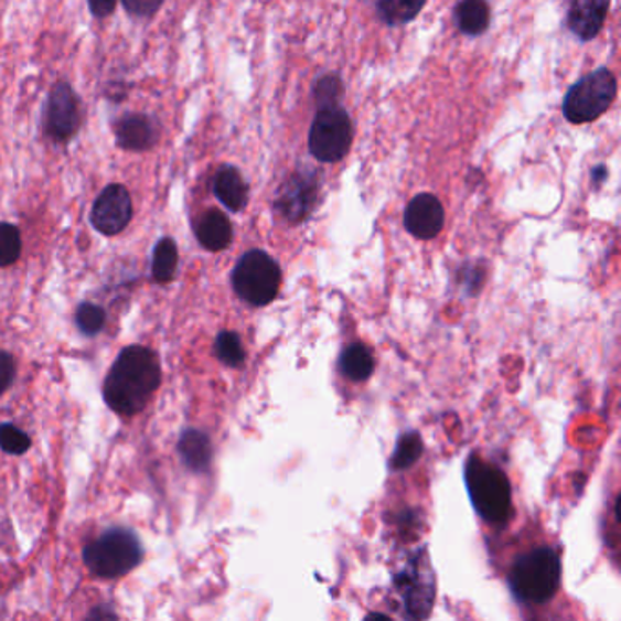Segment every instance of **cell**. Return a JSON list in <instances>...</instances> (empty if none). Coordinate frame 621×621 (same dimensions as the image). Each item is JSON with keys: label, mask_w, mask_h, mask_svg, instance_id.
I'll return each instance as SVG.
<instances>
[{"label": "cell", "mask_w": 621, "mask_h": 621, "mask_svg": "<svg viewBox=\"0 0 621 621\" xmlns=\"http://www.w3.org/2000/svg\"><path fill=\"white\" fill-rule=\"evenodd\" d=\"M161 383V365L152 350L128 346L120 352L105 382V399L122 416L141 413Z\"/></svg>", "instance_id": "1"}, {"label": "cell", "mask_w": 621, "mask_h": 621, "mask_svg": "<svg viewBox=\"0 0 621 621\" xmlns=\"http://www.w3.org/2000/svg\"><path fill=\"white\" fill-rule=\"evenodd\" d=\"M561 564L554 548L538 547L522 554L512 565L508 585L523 603L539 606L550 600L559 587Z\"/></svg>", "instance_id": "2"}, {"label": "cell", "mask_w": 621, "mask_h": 621, "mask_svg": "<svg viewBox=\"0 0 621 621\" xmlns=\"http://www.w3.org/2000/svg\"><path fill=\"white\" fill-rule=\"evenodd\" d=\"M467 491L475 512L491 523H503L512 511L511 483L497 467L470 458L465 469Z\"/></svg>", "instance_id": "3"}, {"label": "cell", "mask_w": 621, "mask_h": 621, "mask_svg": "<svg viewBox=\"0 0 621 621\" xmlns=\"http://www.w3.org/2000/svg\"><path fill=\"white\" fill-rule=\"evenodd\" d=\"M84 564L95 576L114 580L141 564L142 547L128 528H111L84 548Z\"/></svg>", "instance_id": "4"}, {"label": "cell", "mask_w": 621, "mask_h": 621, "mask_svg": "<svg viewBox=\"0 0 621 621\" xmlns=\"http://www.w3.org/2000/svg\"><path fill=\"white\" fill-rule=\"evenodd\" d=\"M232 285L235 293L246 303L267 307L281 288V268L267 251H246L235 265Z\"/></svg>", "instance_id": "5"}, {"label": "cell", "mask_w": 621, "mask_h": 621, "mask_svg": "<svg viewBox=\"0 0 621 621\" xmlns=\"http://www.w3.org/2000/svg\"><path fill=\"white\" fill-rule=\"evenodd\" d=\"M617 94V77L612 75L611 69H596L569 89L564 100L565 117L572 125L592 122L611 108Z\"/></svg>", "instance_id": "6"}, {"label": "cell", "mask_w": 621, "mask_h": 621, "mask_svg": "<svg viewBox=\"0 0 621 621\" xmlns=\"http://www.w3.org/2000/svg\"><path fill=\"white\" fill-rule=\"evenodd\" d=\"M352 144V122L340 106H323L310 128L309 147L321 162H338Z\"/></svg>", "instance_id": "7"}, {"label": "cell", "mask_w": 621, "mask_h": 621, "mask_svg": "<svg viewBox=\"0 0 621 621\" xmlns=\"http://www.w3.org/2000/svg\"><path fill=\"white\" fill-rule=\"evenodd\" d=\"M133 206L128 190L120 184H111L95 201L92 208V225L95 231L105 235H116L125 231L131 221Z\"/></svg>", "instance_id": "8"}, {"label": "cell", "mask_w": 621, "mask_h": 621, "mask_svg": "<svg viewBox=\"0 0 621 621\" xmlns=\"http://www.w3.org/2000/svg\"><path fill=\"white\" fill-rule=\"evenodd\" d=\"M46 131L55 141H68L78 130V99L68 84H57L47 97Z\"/></svg>", "instance_id": "9"}, {"label": "cell", "mask_w": 621, "mask_h": 621, "mask_svg": "<svg viewBox=\"0 0 621 621\" xmlns=\"http://www.w3.org/2000/svg\"><path fill=\"white\" fill-rule=\"evenodd\" d=\"M318 195V181L313 173H296L288 179L281 192L277 195L276 208L279 214L290 223H299L304 220Z\"/></svg>", "instance_id": "10"}, {"label": "cell", "mask_w": 621, "mask_h": 621, "mask_svg": "<svg viewBox=\"0 0 621 621\" xmlns=\"http://www.w3.org/2000/svg\"><path fill=\"white\" fill-rule=\"evenodd\" d=\"M445 225V210L432 194H419L405 210V228L418 239H432Z\"/></svg>", "instance_id": "11"}, {"label": "cell", "mask_w": 621, "mask_h": 621, "mask_svg": "<svg viewBox=\"0 0 621 621\" xmlns=\"http://www.w3.org/2000/svg\"><path fill=\"white\" fill-rule=\"evenodd\" d=\"M611 0H572L567 26L580 41H592L606 24Z\"/></svg>", "instance_id": "12"}, {"label": "cell", "mask_w": 621, "mask_h": 621, "mask_svg": "<svg viewBox=\"0 0 621 621\" xmlns=\"http://www.w3.org/2000/svg\"><path fill=\"white\" fill-rule=\"evenodd\" d=\"M157 139L152 120L147 116H126L117 126V144L125 150H147Z\"/></svg>", "instance_id": "13"}, {"label": "cell", "mask_w": 621, "mask_h": 621, "mask_svg": "<svg viewBox=\"0 0 621 621\" xmlns=\"http://www.w3.org/2000/svg\"><path fill=\"white\" fill-rule=\"evenodd\" d=\"M215 197L232 212H240L248 203V186L239 170L234 167L221 168L214 181Z\"/></svg>", "instance_id": "14"}, {"label": "cell", "mask_w": 621, "mask_h": 621, "mask_svg": "<svg viewBox=\"0 0 621 621\" xmlns=\"http://www.w3.org/2000/svg\"><path fill=\"white\" fill-rule=\"evenodd\" d=\"M197 239L201 245L210 251L225 250L226 246L232 243V225L225 214H221L217 210H210L208 214H204L199 221L195 228Z\"/></svg>", "instance_id": "15"}, {"label": "cell", "mask_w": 621, "mask_h": 621, "mask_svg": "<svg viewBox=\"0 0 621 621\" xmlns=\"http://www.w3.org/2000/svg\"><path fill=\"white\" fill-rule=\"evenodd\" d=\"M403 592L408 614L413 618H425L432 606L433 592L428 581L421 580V570L414 565L413 570L403 572Z\"/></svg>", "instance_id": "16"}, {"label": "cell", "mask_w": 621, "mask_h": 621, "mask_svg": "<svg viewBox=\"0 0 621 621\" xmlns=\"http://www.w3.org/2000/svg\"><path fill=\"white\" fill-rule=\"evenodd\" d=\"M179 454L183 458L184 465L194 472H204L212 461V443L206 433L199 430H186L179 439Z\"/></svg>", "instance_id": "17"}, {"label": "cell", "mask_w": 621, "mask_h": 621, "mask_svg": "<svg viewBox=\"0 0 621 621\" xmlns=\"http://www.w3.org/2000/svg\"><path fill=\"white\" fill-rule=\"evenodd\" d=\"M491 22V10L486 0H461L456 6V24L465 35H481Z\"/></svg>", "instance_id": "18"}, {"label": "cell", "mask_w": 621, "mask_h": 621, "mask_svg": "<svg viewBox=\"0 0 621 621\" xmlns=\"http://www.w3.org/2000/svg\"><path fill=\"white\" fill-rule=\"evenodd\" d=\"M340 368L343 376L352 382H366L374 372V357L371 350L363 345H350L341 354Z\"/></svg>", "instance_id": "19"}, {"label": "cell", "mask_w": 621, "mask_h": 621, "mask_svg": "<svg viewBox=\"0 0 621 621\" xmlns=\"http://www.w3.org/2000/svg\"><path fill=\"white\" fill-rule=\"evenodd\" d=\"M427 0H379L377 13L388 26H403L421 13Z\"/></svg>", "instance_id": "20"}, {"label": "cell", "mask_w": 621, "mask_h": 621, "mask_svg": "<svg viewBox=\"0 0 621 621\" xmlns=\"http://www.w3.org/2000/svg\"><path fill=\"white\" fill-rule=\"evenodd\" d=\"M179 254L178 246L172 239H161L157 243L153 251L152 272L157 282L172 281L178 272Z\"/></svg>", "instance_id": "21"}, {"label": "cell", "mask_w": 621, "mask_h": 621, "mask_svg": "<svg viewBox=\"0 0 621 621\" xmlns=\"http://www.w3.org/2000/svg\"><path fill=\"white\" fill-rule=\"evenodd\" d=\"M424 454V441L419 438V433L408 432L399 438L396 450L390 458V467L394 470L408 469Z\"/></svg>", "instance_id": "22"}, {"label": "cell", "mask_w": 621, "mask_h": 621, "mask_svg": "<svg viewBox=\"0 0 621 621\" xmlns=\"http://www.w3.org/2000/svg\"><path fill=\"white\" fill-rule=\"evenodd\" d=\"M215 354L225 365L234 366V368L245 363V349H243L239 335L235 332H221L217 335Z\"/></svg>", "instance_id": "23"}, {"label": "cell", "mask_w": 621, "mask_h": 621, "mask_svg": "<svg viewBox=\"0 0 621 621\" xmlns=\"http://www.w3.org/2000/svg\"><path fill=\"white\" fill-rule=\"evenodd\" d=\"M21 256V234L15 226L0 223V267H10Z\"/></svg>", "instance_id": "24"}, {"label": "cell", "mask_w": 621, "mask_h": 621, "mask_svg": "<svg viewBox=\"0 0 621 621\" xmlns=\"http://www.w3.org/2000/svg\"><path fill=\"white\" fill-rule=\"evenodd\" d=\"M0 449L8 454H24L30 449V438L15 425H0Z\"/></svg>", "instance_id": "25"}, {"label": "cell", "mask_w": 621, "mask_h": 621, "mask_svg": "<svg viewBox=\"0 0 621 621\" xmlns=\"http://www.w3.org/2000/svg\"><path fill=\"white\" fill-rule=\"evenodd\" d=\"M105 310L97 304L84 303L77 310V326L86 335L99 334L105 326Z\"/></svg>", "instance_id": "26"}, {"label": "cell", "mask_w": 621, "mask_h": 621, "mask_svg": "<svg viewBox=\"0 0 621 621\" xmlns=\"http://www.w3.org/2000/svg\"><path fill=\"white\" fill-rule=\"evenodd\" d=\"M164 0H122L126 10L131 15L136 17H150L161 8Z\"/></svg>", "instance_id": "27"}, {"label": "cell", "mask_w": 621, "mask_h": 621, "mask_svg": "<svg viewBox=\"0 0 621 621\" xmlns=\"http://www.w3.org/2000/svg\"><path fill=\"white\" fill-rule=\"evenodd\" d=\"M15 379V363L8 352H0V394L11 387Z\"/></svg>", "instance_id": "28"}, {"label": "cell", "mask_w": 621, "mask_h": 621, "mask_svg": "<svg viewBox=\"0 0 621 621\" xmlns=\"http://www.w3.org/2000/svg\"><path fill=\"white\" fill-rule=\"evenodd\" d=\"M324 95L330 97V105L334 106V99H338L341 95V83L338 78L324 77L319 81L318 86H315V97H318V100H321Z\"/></svg>", "instance_id": "29"}, {"label": "cell", "mask_w": 621, "mask_h": 621, "mask_svg": "<svg viewBox=\"0 0 621 621\" xmlns=\"http://www.w3.org/2000/svg\"><path fill=\"white\" fill-rule=\"evenodd\" d=\"M119 0H88L89 10L97 17L110 15Z\"/></svg>", "instance_id": "30"}]
</instances>
